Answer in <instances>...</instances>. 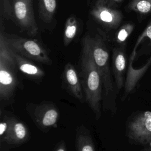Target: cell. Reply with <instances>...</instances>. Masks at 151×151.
<instances>
[{"label":"cell","instance_id":"1","mask_svg":"<svg viewBox=\"0 0 151 151\" xmlns=\"http://www.w3.org/2000/svg\"><path fill=\"white\" fill-rule=\"evenodd\" d=\"M82 47L90 53L99 71L102 83V109L114 115L117 112V96L119 93L113 81L109 64V52L103 38L98 35H87Z\"/></svg>","mask_w":151,"mask_h":151},{"label":"cell","instance_id":"2","mask_svg":"<svg viewBox=\"0 0 151 151\" xmlns=\"http://www.w3.org/2000/svg\"><path fill=\"white\" fill-rule=\"evenodd\" d=\"M82 47L80 77L86 102L97 120L101 116L103 91L101 80L90 53L86 48Z\"/></svg>","mask_w":151,"mask_h":151},{"label":"cell","instance_id":"3","mask_svg":"<svg viewBox=\"0 0 151 151\" xmlns=\"http://www.w3.org/2000/svg\"><path fill=\"white\" fill-rule=\"evenodd\" d=\"M18 68L5 34H0V101L9 102L15 96L18 85Z\"/></svg>","mask_w":151,"mask_h":151},{"label":"cell","instance_id":"4","mask_svg":"<svg viewBox=\"0 0 151 151\" xmlns=\"http://www.w3.org/2000/svg\"><path fill=\"white\" fill-rule=\"evenodd\" d=\"M26 110L35 126L42 132L47 133L57 127L60 111L52 102L44 101L40 103H29Z\"/></svg>","mask_w":151,"mask_h":151},{"label":"cell","instance_id":"5","mask_svg":"<svg viewBox=\"0 0 151 151\" xmlns=\"http://www.w3.org/2000/svg\"><path fill=\"white\" fill-rule=\"evenodd\" d=\"M5 37L9 45L14 52L28 59L44 64H51L47 51L37 41L13 34H5Z\"/></svg>","mask_w":151,"mask_h":151},{"label":"cell","instance_id":"6","mask_svg":"<svg viewBox=\"0 0 151 151\" xmlns=\"http://www.w3.org/2000/svg\"><path fill=\"white\" fill-rule=\"evenodd\" d=\"M126 136L133 145H146L151 142V111L131 116L126 123Z\"/></svg>","mask_w":151,"mask_h":151},{"label":"cell","instance_id":"7","mask_svg":"<svg viewBox=\"0 0 151 151\" xmlns=\"http://www.w3.org/2000/svg\"><path fill=\"white\" fill-rule=\"evenodd\" d=\"M90 14L106 31L117 29L123 18L122 12L108 0H94L91 5Z\"/></svg>","mask_w":151,"mask_h":151},{"label":"cell","instance_id":"8","mask_svg":"<svg viewBox=\"0 0 151 151\" xmlns=\"http://www.w3.org/2000/svg\"><path fill=\"white\" fill-rule=\"evenodd\" d=\"M12 12L21 28L31 36H35L38 26L35 21L32 0H12Z\"/></svg>","mask_w":151,"mask_h":151},{"label":"cell","instance_id":"9","mask_svg":"<svg viewBox=\"0 0 151 151\" xmlns=\"http://www.w3.org/2000/svg\"><path fill=\"white\" fill-rule=\"evenodd\" d=\"M29 138L30 132L27 125L15 117H9L8 130L1 142L18 146L27 142Z\"/></svg>","mask_w":151,"mask_h":151},{"label":"cell","instance_id":"10","mask_svg":"<svg viewBox=\"0 0 151 151\" xmlns=\"http://www.w3.org/2000/svg\"><path fill=\"white\" fill-rule=\"evenodd\" d=\"M62 79L63 86L70 95L80 103L86 101L80 77L71 63H68L65 65Z\"/></svg>","mask_w":151,"mask_h":151},{"label":"cell","instance_id":"11","mask_svg":"<svg viewBox=\"0 0 151 151\" xmlns=\"http://www.w3.org/2000/svg\"><path fill=\"white\" fill-rule=\"evenodd\" d=\"M112 72L118 92L124 87L127 67V58L124 46L115 47L112 54Z\"/></svg>","mask_w":151,"mask_h":151},{"label":"cell","instance_id":"12","mask_svg":"<svg viewBox=\"0 0 151 151\" xmlns=\"http://www.w3.org/2000/svg\"><path fill=\"white\" fill-rule=\"evenodd\" d=\"M14 57L18 68L28 78L37 83L41 82L45 76L43 69L28 59L13 51Z\"/></svg>","mask_w":151,"mask_h":151},{"label":"cell","instance_id":"13","mask_svg":"<svg viewBox=\"0 0 151 151\" xmlns=\"http://www.w3.org/2000/svg\"><path fill=\"white\" fill-rule=\"evenodd\" d=\"M76 151H96L88 129L83 125L77 127L76 133Z\"/></svg>","mask_w":151,"mask_h":151},{"label":"cell","instance_id":"14","mask_svg":"<svg viewBox=\"0 0 151 151\" xmlns=\"http://www.w3.org/2000/svg\"><path fill=\"white\" fill-rule=\"evenodd\" d=\"M57 7L56 0H38V12L41 19L46 24L51 23Z\"/></svg>","mask_w":151,"mask_h":151},{"label":"cell","instance_id":"15","mask_svg":"<svg viewBox=\"0 0 151 151\" xmlns=\"http://www.w3.org/2000/svg\"><path fill=\"white\" fill-rule=\"evenodd\" d=\"M78 22L74 16L69 17L64 26L63 41L64 46H68L75 38L78 31Z\"/></svg>","mask_w":151,"mask_h":151},{"label":"cell","instance_id":"16","mask_svg":"<svg viewBox=\"0 0 151 151\" xmlns=\"http://www.w3.org/2000/svg\"><path fill=\"white\" fill-rule=\"evenodd\" d=\"M127 11L145 15L151 13V0H131L126 6Z\"/></svg>","mask_w":151,"mask_h":151},{"label":"cell","instance_id":"17","mask_svg":"<svg viewBox=\"0 0 151 151\" xmlns=\"http://www.w3.org/2000/svg\"><path fill=\"white\" fill-rule=\"evenodd\" d=\"M134 28V25L131 22H127L123 25L118 30L116 34L115 40L120 46H124L125 43L132 33Z\"/></svg>","mask_w":151,"mask_h":151},{"label":"cell","instance_id":"18","mask_svg":"<svg viewBox=\"0 0 151 151\" xmlns=\"http://www.w3.org/2000/svg\"><path fill=\"white\" fill-rule=\"evenodd\" d=\"M145 37H148L150 40H151V21L149 22V23L147 24V27H146V28L145 29V30L143 31V32L141 34V35L139 37L137 41H136V45L134 47V49L132 51V55L130 56L131 58H134L135 57V55H136V48L137 47V46L139 45V44L141 42V41L143 40V39Z\"/></svg>","mask_w":151,"mask_h":151},{"label":"cell","instance_id":"19","mask_svg":"<svg viewBox=\"0 0 151 151\" xmlns=\"http://www.w3.org/2000/svg\"><path fill=\"white\" fill-rule=\"evenodd\" d=\"M2 7L4 8V12L5 17H10L12 12V5H10L9 0H1Z\"/></svg>","mask_w":151,"mask_h":151},{"label":"cell","instance_id":"20","mask_svg":"<svg viewBox=\"0 0 151 151\" xmlns=\"http://www.w3.org/2000/svg\"><path fill=\"white\" fill-rule=\"evenodd\" d=\"M52 151H67V147L64 141H60L54 148Z\"/></svg>","mask_w":151,"mask_h":151},{"label":"cell","instance_id":"21","mask_svg":"<svg viewBox=\"0 0 151 151\" xmlns=\"http://www.w3.org/2000/svg\"><path fill=\"white\" fill-rule=\"evenodd\" d=\"M108 1L112 5H113L114 6H116V5L121 4L124 0H108Z\"/></svg>","mask_w":151,"mask_h":151},{"label":"cell","instance_id":"22","mask_svg":"<svg viewBox=\"0 0 151 151\" xmlns=\"http://www.w3.org/2000/svg\"><path fill=\"white\" fill-rule=\"evenodd\" d=\"M147 151H151V147H149V148L147 149Z\"/></svg>","mask_w":151,"mask_h":151}]
</instances>
